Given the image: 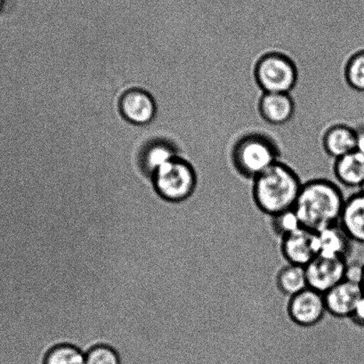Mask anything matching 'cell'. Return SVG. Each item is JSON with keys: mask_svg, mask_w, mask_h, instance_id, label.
<instances>
[{"mask_svg": "<svg viewBox=\"0 0 364 364\" xmlns=\"http://www.w3.org/2000/svg\"><path fill=\"white\" fill-rule=\"evenodd\" d=\"M346 198L331 180L314 178L303 183L294 208L303 228L319 232L338 224Z\"/></svg>", "mask_w": 364, "mask_h": 364, "instance_id": "obj_1", "label": "cell"}, {"mask_svg": "<svg viewBox=\"0 0 364 364\" xmlns=\"http://www.w3.org/2000/svg\"><path fill=\"white\" fill-rule=\"evenodd\" d=\"M252 181L254 203L269 218L293 210L303 186L298 173L281 161Z\"/></svg>", "mask_w": 364, "mask_h": 364, "instance_id": "obj_2", "label": "cell"}, {"mask_svg": "<svg viewBox=\"0 0 364 364\" xmlns=\"http://www.w3.org/2000/svg\"><path fill=\"white\" fill-rule=\"evenodd\" d=\"M280 156L281 149L277 140L260 132L240 136L231 150L233 168L246 179L256 178L280 161Z\"/></svg>", "mask_w": 364, "mask_h": 364, "instance_id": "obj_3", "label": "cell"}, {"mask_svg": "<svg viewBox=\"0 0 364 364\" xmlns=\"http://www.w3.org/2000/svg\"><path fill=\"white\" fill-rule=\"evenodd\" d=\"M254 79L263 93H287L294 90L299 70L294 60L285 53L269 51L257 60Z\"/></svg>", "mask_w": 364, "mask_h": 364, "instance_id": "obj_4", "label": "cell"}, {"mask_svg": "<svg viewBox=\"0 0 364 364\" xmlns=\"http://www.w3.org/2000/svg\"><path fill=\"white\" fill-rule=\"evenodd\" d=\"M151 181L161 199L168 203H183L196 193L198 176L192 164L176 157L155 172Z\"/></svg>", "mask_w": 364, "mask_h": 364, "instance_id": "obj_5", "label": "cell"}, {"mask_svg": "<svg viewBox=\"0 0 364 364\" xmlns=\"http://www.w3.org/2000/svg\"><path fill=\"white\" fill-rule=\"evenodd\" d=\"M327 314L323 293L306 288L289 298L287 314L289 320L299 327L316 326Z\"/></svg>", "mask_w": 364, "mask_h": 364, "instance_id": "obj_6", "label": "cell"}, {"mask_svg": "<svg viewBox=\"0 0 364 364\" xmlns=\"http://www.w3.org/2000/svg\"><path fill=\"white\" fill-rule=\"evenodd\" d=\"M348 263V259L316 256L305 267L309 287L324 294L345 280Z\"/></svg>", "mask_w": 364, "mask_h": 364, "instance_id": "obj_7", "label": "cell"}, {"mask_svg": "<svg viewBox=\"0 0 364 364\" xmlns=\"http://www.w3.org/2000/svg\"><path fill=\"white\" fill-rule=\"evenodd\" d=\"M281 240V253L286 262L306 267L318 255L316 232L300 228Z\"/></svg>", "mask_w": 364, "mask_h": 364, "instance_id": "obj_8", "label": "cell"}, {"mask_svg": "<svg viewBox=\"0 0 364 364\" xmlns=\"http://www.w3.org/2000/svg\"><path fill=\"white\" fill-rule=\"evenodd\" d=\"M364 294L362 286L348 280L342 281L324 293L327 313L336 318H350L357 302Z\"/></svg>", "mask_w": 364, "mask_h": 364, "instance_id": "obj_9", "label": "cell"}, {"mask_svg": "<svg viewBox=\"0 0 364 364\" xmlns=\"http://www.w3.org/2000/svg\"><path fill=\"white\" fill-rule=\"evenodd\" d=\"M295 109L294 99L287 93H263L257 104L261 118L268 124L274 126L291 122Z\"/></svg>", "mask_w": 364, "mask_h": 364, "instance_id": "obj_10", "label": "cell"}, {"mask_svg": "<svg viewBox=\"0 0 364 364\" xmlns=\"http://www.w3.org/2000/svg\"><path fill=\"white\" fill-rule=\"evenodd\" d=\"M122 114L134 124L144 125L154 119L156 105L149 93L141 90L126 92L119 101Z\"/></svg>", "mask_w": 364, "mask_h": 364, "instance_id": "obj_11", "label": "cell"}, {"mask_svg": "<svg viewBox=\"0 0 364 364\" xmlns=\"http://www.w3.org/2000/svg\"><path fill=\"white\" fill-rule=\"evenodd\" d=\"M338 225L353 242L364 245V193L360 191L346 198Z\"/></svg>", "mask_w": 364, "mask_h": 364, "instance_id": "obj_12", "label": "cell"}, {"mask_svg": "<svg viewBox=\"0 0 364 364\" xmlns=\"http://www.w3.org/2000/svg\"><path fill=\"white\" fill-rule=\"evenodd\" d=\"M321 144L325 153L335 160L352 153L356 150L355 127L346 123L331 126L324 132Z\"/></svg>", "mask_w": 364, "mask_h": 364, "instance_id": "obj_13", "label": "cell"}, {"mask_svg": "<svg viewBox=\"0 0 364 364\" xmlns=\"http://www.w3.org/2000/svg\"><path fill=\"white\" fill-rule=\"evenodd\" d=\"M316 236L318 255L348 259L353 242L341 225L328 226L316 232Z\"/></svg>", "mask_w": 364, "mask_h": 364, "instance_id": "obj_14", "label": "cell"}, {"mask_svg": "<svg viewBox=\"0 0 364 364\" xmlns=\"http://www.w3.org/2000/svg\"><path fill=\"white\" fill-rule=\"evenodd\" d=\"M333 173L336 179L348 188H358L364 182V154L358 151L335 160Z\"/></svg>", "mask_w": 364, "mask_h": 364, "instance_id": "obj_15", "label": "cell"}, {"mask_svg": "<svg viewBox=\"0 0 364 364\" xmlns=\"http://www.w3.org/2000/svg\"><path fill=\"white\" fill-rule=\"evenodd\" d=\"M275 284L279 291L289 298L298 294L309 288L305 267L286 264L277 272Z\"/></svg>", "mask_w": 364, "mask_h": 364, "instance_id": "obj_16", "label": "cell"}, {"mask_svg": "<svg viewBox=\"0 0 364 364\" xmlns=\"http://www.w3.org/2000/svg\"><path fill=\"white\" fill-rule=\"evenodd\" d=\"M176 156L174 147L167 142H154L144 151L142 168L153 178L154 173Z\"/></svg>", "mask_w": 364, "mask_h": 364, "instance_id": "obj_17", "label": "cell"}, {"mask_svg": "<svg viewBox=\"0 0 364 364\" xmlns=\"http://www.w3.org/2000/svg\"><path fill=\"white\" fill-rule=\"evenodd\" d=\"M346 85L356 93H364V49L349 56L344 68Z\"/></svg>", "mask_w": 364, "mask_h": 364, "instance_id": "obj_18", "label": "cell"}, {"mask_svg": "<svg viewBox=\"0 0 364 364\" xmlns=\"http://www.w3.org/2000/svg\"><path fill=\"white\" fill-rule=\"evenodd\" d=\"M45 364H86L85 353L73 345H58L48 353Z\"/></svg>", "mask_w": 364, "mask_h": 364, "instance_id": "obj_19", "label": "cell"}, {"mask_svg": "<svg viewBox=\"0 0 364 364\" xmlns=\"http://www.w3.org/2000/svg\"><path fill=\"white\" fill-rule=\"evenodd\" d=\"M270 221L272 231L280 239L302 228L294 210L274 215L270 217Z\"/></svg>", "mask_w": 364, "mask_h": 364, "instance_id": "obj_20", "label": "cell"}, {"mask_svg": "<svg viewBox=\"0 0 364 364\" xmlns=\"http://www.w3.org/2000/svg\"><path fill=\"white\" fill-rule=\"evenodd\" d=\"M86 364H122L118 352L112 346L97 345L85 353Z\"/></svg>", "mask_w": 364, "mask_h": 364, "instance_id": "obj_21", "label": "cell"}, {"mask_svg": "<svg viewBox=\"0 0 364 364\" xmlns=\"http://www.w3.org/2000/svg\"><path fill=\"white\" fill-rule=\"evenodd\" d=\"M363 264L348 262L346 271V280L360 284L363 277Z\"/></svg>", "mask_w": 364, "mask_h": 364, "instance_id": "obj_22", "label": "cell"}, {"mask_svg": "<svg viewBox=\"0 0 364 364\" xmlns=\"http://www.w3.org/2000/svg\"><path fill=\"white\" fill-rule=\"evenodd\" d=\"M349 319L357 326L364 328V294L359 299V301L357 302Z\"/></svg>", "mask_w": 364, "mask_h": 364, "instance_id": "obj_23", "label": "cell"}, {"mask_svg": "<svg viewBox=\"0 0 364 364\" xmlns=\"http://www.w3.org/2000/svg\"><path fill=\"white\" fill-rule=\"evenodd\" d=\"M355 127L356 133V151L364 154V123H357Z\"/></svg>", "mask_w": 364, "mask_h": 364, "instance_id": "obj_24", "label": "cell"}, {"mask_svg": "<svg viewBox=\"0 0 364 364\" xmlns=\"http://www.w3.org/2000/svg\"><path fill=\"white\" fill-rule=\"evenodd\" d=\"M5 3H6V0H0V12H1L3 8H4Z\"/></svg>", "mask_w": 364, "mask_h": 364, "instance_id": "obj_25", "label": "cell"}, {"mask_svg": "<svg viewBox=\"0 0 364 364\" xmlns=\"http://www.w3.org/2000/svg\"><path fill=\"white\" fill-rule=\"evenodd\" d=\"M360 286H362V288L364 291V264H363V277H362V281H360Z\"/></svg>", "mask_w": 364, "mask_h": 364, "instance_id": "obj_26", "label": "cell"}, {"mask_svg": "<svg viewBox=\"0 0 364 364\" xmlns=\"http://www.w3.org/2000/svg\"><path fill=\"white\" fill-rule=\"evenodd\" d=\"M359 191L364 193V182L363 183V185L360 186Z\"/></svg>", "mask_w": 364, "mask_h": 364, "instance_id": "obj_27", "label": "cell"}]
</instances>
